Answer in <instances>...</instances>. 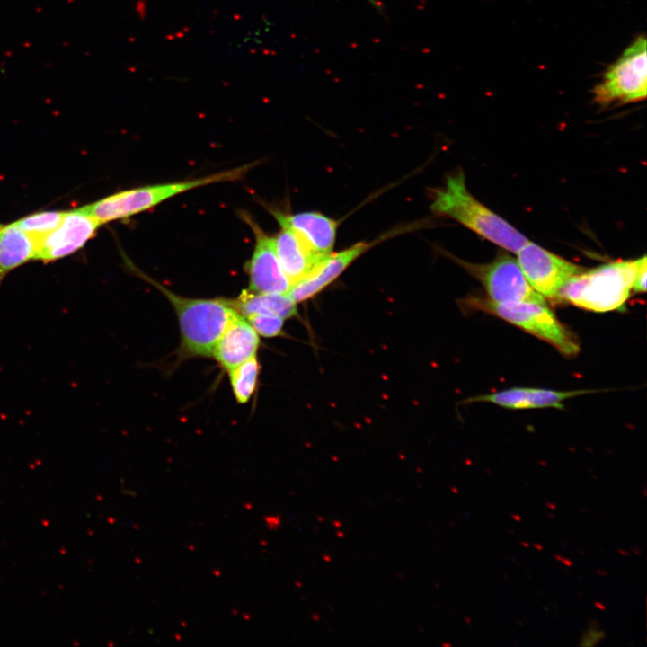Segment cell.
<instances>
[{
  "label": "cell",
  "instance_id": "8fae6325",
  "mask_svg": "<svg viewBox=\"0 0 647 647\" xmlns=\"http://www.w3.org/2000/svg\"><path fill=\"white\" fill-rule=\"evenodd\" d=\"M101 224L84 208L65 211L59 225L38 245L35 260L50 262L81 249Z\"/></svg>",
  "mask_w": 647,
  "mask_h": 647
},
{
  "label": "cell",
  "instance_id": "5b68a950",
  "mask_svg": "<svg viewBox=\"0 0 647 647\" xmlns=\"http://www.w3.org/2000/svg\"><path fill=\"white\" fill-rule=\"evenodd\" d=\"M548 342L567 357H574L580 346L572 333L557 319L546 304L524 301L499 304L472 298L465 302Z\"/></svg>",
  "mask_w": 647,
  "mask_h": 647
},
{
  "label": "cell",
  "instance_id": "4dcf8cb0",
  "mask_svg": "<svg viewBox=\"0 0 647 647\" xmlns=\"http://www.w3.org/2000/svg\"><path fill=\"white\" fill-rule=\"evenodd\" d=\"M617 553L623 556H628L630 554L627 551L622 548L617 549Z\"/></svg>",
  "mask_w": 647,
  "mask_h": 647
},
{
  "label": "cell",
  "instance_id": "7c38bea8",
  "mask_svg": "<svg viewBox=\"0 0 647 647\" xmlns=\"http://www.w3.org/2000/svg\"><path fill=\"white\" fill-rule=\"evenodd\" d=\"M279 226L289 227L312 251L324 257L333 251L339 223L317 211L284 213L270 208Z\"/></svg>",
  "mask_w": 647,
  "mask_h": 647
},
{
  "label": "cell",
  "instance_id": "ac0fdd59",
  "mask_svg": "<svg viewBox=\"0 0 647 647\" xmlns=\"http://www.w3.org/2000/svg\"><path fill=\"white\" fill-rule=\"evenodd\" d=\"M228 373L235 400L239 403H247L258 384L260 364L256 356L231 369Z\"/></svg>",
  "mask_w": 647,
  "mask_h": 647
},
{
  "label": "cell",
  "instance_id": "8d00e7d4",
  "mask_svg": "<svg viewBox=\"0 0 647 647\" xmlns=\"http://www.w3.org/2000/svg\"><path fill=\"white\" fill-rule=\"evenodd\" d=\"M516 623H517V624H518V625H519V626H523V624H522V623H521L520 621H518V620H516Z\"/></svg>",
  "mask_w": 647,
  "mask_h": 647
},
{
  "label": "cell",
  "instance_id": "4fadbf2b",
  "mask_svg": "<svg viewBox=\"0 0 647 647\" xmlns=\"http://www.w3.org/2000/svg\"><path fill=\"white\" fill-rule=\"evenodd\" d=\"M260 338L244 316L237 311L217 341L212 357L226 371L256 356Z\"/></svg>",
  "mask_w": 647,
  "mask_h": 647
},
{
  "label": "cell",
  "instance_id": "52a82bcc",
  "mask_svg": "<svg viewBox=\"0 0 647 647\" xmlns=\"http://www.w3.org/2000/svg\"><path fill=\"white\" fill-rule=\"evenodd\" d=\"M457 262L483 286L489 300L494 303L538 302L545 298L528 283L517 260L508 253H500L486 264Z\"/></svg>",
  "mask_w": 647,
  "mask_h": 647
},
{
  "label": "cell",
  "instance_id": "3957f363",
  "mask_svg": "<svg viewBox=\"0 0 647 647\" xmlns=\"http://www.w3.org/2000/svg\"><path fill=\"white\" fill-rule=\"evenodd\" d=\"M644 257L616 261L589 270H583L562 287L557 298L594 312L623 308Z\"/></svg>",
  "mask_w": 647,
  "mask_h": 647
},
{
  "label": "cell",
  "instance_id": "74e56055",
  "mask_svg": "<svg viewBox=\"0 0 647 647\" xmlns=\"http://www.w3.org/2000/svg\"><path fill=\"white\" fill-rule=\"evenodd\" d=\"M579 553H580L581 554H583V555L586 554V553H585L584 551H581V550H579Z\"/></svg>",
  "mask_w": 647,
  "mask_h": 647
},
{
  "label": "cell",
  "instance_id": "8992f818",
  "mask_svg": "<svg viewBox=\"0 0 647 647\" xmlns=\"http://www.w3.org/2000/svg\"><path fill=\"white\" fill-rule=\"evenodd\" d=\"M646 93V39L642 34L607 68L592 94L595 102L607 107L643 101Z\"/></svg>",
  "mask_w": 647,
  "mask_h": 647
},
{
  "label": "cell",
  "instance_id": "484cf974",
  "mask_svg": "<svg viewBox=\"0 0 647 647\" xmlns=\"http://www.w3.org/2000/svg\"><path fill=\"white\" fill-rule=\"evenodd\" d=\"M594 606L599 610H606V606L600 601H594Z\"/></svg>",
  "mask_w": 647,
  "mask_h": 647
},
{
  "label": "cell",
  "instance_id": "ba28073f",
  "mask_svg": "<svg viewBox=\"0 0 647 647\" xmlns=\"http://www.w3.org/2000/svg\"><path fill=\"white\" fill-rule=\"evenodd\" d=\"M516 253L528 283L542 297L550 299L556 298L562 287L584 270L529 240Z\"/></svg>",
  "mask_w": 647,
  "mask_h": 647
},
{
  "label": "cell",
  "instance_id": "9c48e42d",
  "mask_svg": "<svg viewBox=\"0 0 647 647\" xmlns=\"http://www.w3.org/2000/svg\"><path fill=\"white\" fill-rule=\"evenodd\" d=\"M404 230H409V227L389 231L372 241H360L336 253L332 251L305 279L293 284L288 295L296 304L313 297L332 283L366 252L390 236L403 233Z\"/></svg>",
  "mask_w": 647,
  "mask_h": 647
},
{
  "label": "cell",
  "instance_id": "ab89813d",
  "mask_svg": "<svg viewBox=\"0 0 647 647\" xmlns=\"http://www.w3.org/2000/svg\"><path fill=\"white\" fill-rule=\"evenodd\" d=\"M508 531H509L510 533H511L512 535H514V531H513L512 529H509Z\"/></svg>",
  "mask_w": 647,
  "mask_h": 647
},
{
  "label": "cell",
  "instance_id": "83f0119b",
  "mask_svg": "<svg viewBox=\"0 0 647 647\" xmlns=\"http://www.w3.org/2000/svg\"><path fill=\"white\" fill-rule=\"evenodd\" d=\"M545 506H546L548 509L552 510H555L556 508H557V506L555 505V503L550 502V501H546V502H545Z\"/></svg>",
  "mask_w": 647,
  "mask_h": 647
},
{
  "label": "cell",
  "instance_id": "d6a6232c",
  "mask_svg": "<svg viewBox=\"0 0 647 647\" xmlns=\"http://www.w3.org/2000/svg\"><path fill=\"white\" fill-rule=\"evenodd\" d=\"M579 510H580L581 512H584V513H585V512H589V509L587 508V507H581V508H579Z\"/></svg>",
  "mask_w": 647,
  "mask_h": 647
},
{
  "label": "cell",
  "instance_id": "ffe728a7",
  "mask_svg": "<svg viewBox=\"0 0 647 647\" xmlns=\"http://www.w3.org/2000/svg\"><path fill=\"white\" fill-rule=\"evenodd\" d=\"M245 318L254 331L261 336L273 338L282 334L284 319L279 316L264 314H251L245 316Z\"/></svg>",
  "mask_w": 647,
  "mask_h": 647
},
{
  "label": "cell",
  "instance_id": "6da1fadb",
  "mask_svg": "<svg viewBox=\"0 0 647 647\" xmlns=\"http://www.w3.org/2000/svg\"><path fill=\"white\" fill-rule=\"evenodd\" d=\"M430 209L511 253H517L528 241L470 193L462 170L448 176L442 188L432 191Z\"/></svg>",
  "mask_w": 647,
  "mask_h": 647
},
{
  "label": "cell",
  "instance_id": "277c9868",
  "mask_svg": "<svg viewBox=\"0 0 647 647\" xmlns=\"http://www.w3.org/2000/svg\"><path fill=\"white\" fill-rule=\"evenodd\" d=\"M253 165V164H249L196 179L137 187L111 194L84 208L101 225L124 219L152 208L182 192L213 183L241 179Z\"/></svg>",
  "mask_w": 647,
  "mask_h": 647
},
{
  "label": "cell",
  "instance_id": "30bf717a",
  "mask_svg": "<svg viewBox=\"0 0 647 647\" xmlns=\"http://www.w3.org/2000/svg\"><path fill=\"white\" fill-rule=\"evenodd\" d=\"M242 217L253 230L255 240L252 257L246 265L248 290L254 293L288 294L292 284L280 266L274 237L269 235L250 215L244 212Z\"/></svg>",
  "mask_w": 647,
  "mask_h": 647
},
{
  "label": "cell",
  "instance_id": "60d3db41",
  "mask_svg": "<svg viewBox=\"0 0 647 647\" xmlns=\"http://www.w3.org/2000/svg\"><path fill=\"white\" fill-rule=\"evenodd\" d=\"M510 559H511V560H512V562H516V559H515V558H513V557H510Z\"/></svg>",
  "mask_w": 647,
  "mask_h": 647
},
{
  "label": "cell",
  "instance_id": "d6986e66",
  "mask_svg": "<svg viewBox=\"0 0 647 647\" xmlns=\"http://www.w3.org/2000/svg\"><path fill=\"white\" fill-rule=\"evenodd\" d=\"M65 211H40L18 221L20 228L31 239L35 253L38 245L59 225Z\"/></svg>",
  "mask_w": 647,
  "mask_h": 647
},
{
  "label": "cell",
  "instance_id": "1f68e13d",
  "mask_svg": "<svg viewBox=\"0 0 647 647\" xmlns=\"http://www.w3.org/2000/svg\"><path fill=\"white\" fill-rule=\"evenodd\" d=\"M519 544H520L523 547H526V548H529V547H530V544H529L528 542H527V541L521 540V541L519 542Z\"/></svg>",
  "mask_w": 647,
  "mask_h": 647
},
{
  "label": "cell",
  "instance_id": "7a4b0ae2",
  "mask_svg": "<svg viewBox=\"0 0 647 647\" xmlns=\"http://www.w3.org/2000/svg\"><path fill=\"white\" fill-rule=\"evenodd\" d=\"M129 266L138 277L160 290L172 304L180 326L181 354L185 358L212 357L217 341L236 312L230 299L179 296L135 265L129 263Z\"/></svg>",
  "mask_w": 647,
  "mask_h": 647
},
{
  "label": "cell",
  "instance_id": "5bb4252c",
  "mask_svg": "<svg viewBox=\"0 0 647 647\" xmlns=\"http://www.w3.org/2000/svg\"><path fill=\"white\" fill-rule=\"evenodd\" d=\"M591 392L595 391H555L533 387H513L493 394L478 395L468 399V402L491 403L512 410L549 407L562 409L564 400Z\"/></svg>",
  "mask_w": 647,
  "mask_h": 647
},
{
  "label": "cell",
  "instance_id": "e0dca14e",
  "mask_svg": "<svg viewBox=\"0 0 647 647\" xmlns=\"http://www.w3.org/2000/svg\"><path fill=\"white\" fill-rule=\"evenodd\" d=\"M230 302L244 317L251 314H264L286 319L297 315V304L288 294L254 293L245 289Z\"/></svg>",
  "mask_w": 647,
  "mask_h": 647
},
{
  "label": "cell",
  "instance_id": "b9f144b4",
  "mask_svg": "<svg viewBox=\"0 0 647 647\" xmlns=\"http://www.w3.org/2000/svg\"><path fill=\"white\" fill-rule=\"evenodd\" d=\"M575 593H576V594H578V595H579L580 597H581V596H582V594H581V593H579V592H577V591H575Z\"/></svg>",
  "mask_w": 647,
  "mask_h": 647
},
{
  "label": "cell",
  "instance_id": "44dd1931",
  "mask_svg": "<svg viewBox=\"0 0 647 647\" xmlns=\"http://www.w3.org/2000/svg\"><path fill=\"white\" fill-rule=\"evenodd\" d=\"M606 637V632L598 628L589 626L582 632L579 645L580 646H595Z\"/></svg>",
  "mask_w": 647,
  "mask_h": 647
},
{
  "label": "cell",
  "instance_id": "d4e9b609",
  "mask_svg": "<svg viewBox=\"0 0 647 647\" xmlns=\"http://www.w3.org/2000/svg\"><path fill=\"white\" fill-rule=\"evenodd\" d=\"M589 626L595 628H598L600 625L599 622L597 619H589Z\"/></svg>",
  "mask_w": 647,
  "mask_h": 647
},
{
  "label": "cell",
  "instance_id": "e575fe53",
  "mask_svg": "<svg viewBox=\"0 0 647 647\" xmlns=\"http://www.w3.org/2000/svg\"><path fill=\"white\" fill-rule=\"evenodd\" d=\"M643 496H644V497H646V496H647V493H646V488H645V487L643 488Z\"/></svg>",
  "mask_w": 647,
  "mask_h": 647
},
{
  "label": "cell",
  "instance_id": "7402d4cb",
  "mask_svg": "<svg viewBox=\"0 0 647 647\" xmlns=\"http://www.w3.org/2000/svg\"><path fill=\"white\" fill-rule=\"evenodd\" d=\"M646 275L647 264L646 256L643 258L641 265L636 272L632 289L636 293H644L646 291Z\"/></svg>",
  "mask_w": 647,
  "mask_h": 647
},
{
  "label": "cell",
  "instance_id": "cb8c5ba5",
  "mask_svg": "<svg viewBox=\"0 0 647 647\" xmlns=\"http://www.w3.org/2000/svg\"><path fill=\"white\" fill-rule=\"evenodd\" d=\"M595 572L599 576H608L609 575V572H607V570H604V569H596Z\"/></svg>",
  "mask_w": 647,
  "mask_h": 647
},
{
  "label": "cell",
  "instance_id": "2e32d148",
  "mask_svg": "<svg viewBox=\"0 0 647 647\" xmlns=\"http://www.w3.org/2000/svg\"><path fill=\"white\" fill-rule=\"evenodd\" d=\"M35 260L31 239L16 222L0 225V285L13 270Z\"/></svg>",
  "mask_w": 647,
  "mask_h": 647
},
{
  "label": "cell",
  "instance_id": "f35d334b",
  "mask_svg": "<svg viewBox=\"0 0 647 647\" xmlns=\"http://www.w3.org/2000/svg\"><path fill=\"white\" fill-rule=\"evenodd\" d=\"M452 491H453L454 492H457V490H456V487L452 488Z\"/></svg>",
  "mask_w": 647,
  "mask_h": 647
},
{
  "label": "cell",
  "instance_id": "d590c367",
  "mask_svg": "<svg viewBox=\"0 0 647 647\" xmlns=\"http://www.w3.org/2000/svg\"><path fill=\"white\" fill-rule=\"evenodd\" d=\"M465 622H467L468 624H470V623H471V620H470V618H469V617H465Z\"/></svg>",
  "mask_w": 647,
  "mask_h": 647
},
{
  "label": "cell",
  "instance_id": "9a60e30c",
  "mask_svg": "<svg viewBox=\"0 0 647 647\" xmlns=\"http://www.w3.org/2000/svg\"><path fill=\"white\" fill-rule=\"evenodd\" d=\"M273 237L280 266L292 285L305 279L325 257L312 251L286 226H280Z\"/></svg>",
  "mask_w": 647,
  "mask_h": 647
},
{
  "label": "cell",
  "instance_id": "f1b7e54d",
  "mask_svg": "<svg viewBox=\"0 0 647 647\" xmlns=\"http://www.w3.org/2000/svg\"><path fill=\"white\" fill-rule=\"evenodd\" d=\"M632 552H633L634 554H636V555H641L642 553H643L642 549H641L640 547H638V546H634V547L632 548Z\"/></svg>",
  "mask_w": 647,
  "mask_h": 647
},
{
  "label": "cell",
  "instance_id": "f546056e",
  "mask_svg": "<svg viewBox=\"0 0 647 647\" xmlns=\"http://www.w3.org/2000/svg\"><path fill=\"white\" fill-rule=\"evenodd\" d=\"M532 546L538 551H542L544 549V546L541 544L536 542L532 544Z\"/></svg>",
  "mask_w": 647,
  "mask_h": 647
},
{
  "label": "cell",
  "instance_id": "7bdbcfd3",
  "mask_svg": "<svg viewBox=\"0 0 647 647\" xmlns=\"http://www.w3.org/2000/svg\"><path fill=\"white\" fill-rule=\"evenodd\" d=\"M504 578H505V579H508V576H507L506 574H504Z\"/></svg>",
  "mask_w": 647,
  "mask_h": 647
},
{
  "label": "cell",
  "instance_id": "4316f807",
  "mask_svg": "<svg viewBox=\"0 0 647 647\" xmlns=\"http://www.w3.org/2000/svg\"><path fill=\"white\" fill-rule=\"evenodd\" d=\"M510 518H511V519H513V520H515V521H517V522H520L521 519H522L521 517H520V515H518V514H517V513H511V514H510Z\"/></svg>",
  "mask_w": 647,
  "mask_h": 647
},
{
  "label": "cell",
  "instance_id": "836d02e7",
  "mask_svg": "<svg viewBox=\"0 0 647 647\" xmlns=\"http://www.w3.org/2000/svg\"><path fill=\"white\" fill-rule=\"evenodd\" d=\"M545 515H546V517H548L549 518H555V515H554V513H551V512H546Z\"/></svg>",
  "mask_w": 647,
  "mask_h": 647
},
{
  "label": "cell",
  "instance_id": "603a6c76",
  "mask_svg": "<svg viewBox=\"0 0 647 647\" xmlns=\"http://www.w3.org/2000/svg\"><path fill=\"white\" fill-rule=\"evenodd\" d=\"M554 558L561 562L563 565H565L567 568H570L573 565V563L571 559L563 557L560 554H554Z\"/></svg>",
  "mask_w": 647,
  "mask_h": 647
}]
</instances>
